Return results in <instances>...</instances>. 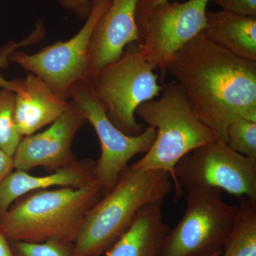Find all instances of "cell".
<instances>
[{
	"mask_svg": "<svg viewBox=\"0 0 256 256\" xmlns=\"http://www.w3.org/2000/svg\"><path fill=\"white\" fill-rule=\"evenodd\" d=\"M60 3L79 18H86L90 13V0H60Z\"/></svg>",
	"mask_w": 256,
	"mask_h": 256,
	"instance_id": "23",
	"label": "cell"
},
{
	"mask_svg": "<svg viewBox=\"0 0 256 256\" xmlns=\"http://www.w3.org/2000/svg\"><path fill=\"white\" fill-rule=\"evenodd\" d=\"M162 92L159 98L144 102L136 110L138 117L156 130V138L132 166L168 173L176 192L174 169L178 161L196 148L220 139L198 118L178 82L163 86Z\"/></svg>",
	"mask_w": 256,
	"mask_h": 256,
	"instance_id": "4",
	"label": "cell"
},
{
	"mask_svg": "<svg viewBox=\"0 0 256 256\" xmlns=\"http://www.w3.org/2000/svg\"><path fill=\"white\" fill-rule=\"evenodd\" d=\"M14 170L13 156L0 150V183Z\"/></svg>",
	"mask_w": 256,
	"mask_h": 256,
	"instance_id": "24",
	"label": "cell"
},
{
	"mask_svg": "<svg viewBox=\"0 0 256 256\" xmlns=\"http://www.w3.org/2000/svg\"><path fill=\"white\" fill-rule=\"evenodd\" d=\"M222 252V256H256V203L248 198H239L236 222Z\"/></svg>",
	"mask_w": 256,
	"mask_h": 256,
	"instance_id": "17",
	"label": "cell"
},
{
	"mask_svg": "<svg viewBox=\"0 0 256 256\" xmlns=\"http://www.w3.org/2000/svg\"><path fill=\"white\" fill-rule=\"evenodd\" d=\"M220 254H216V255H214V256H220Z\"/></svg>",
	"mask_w": 256,
	"mask_h": 256,
	"instance_id": "27",
	"label": "cell"
},
{
	"mask_svg": "<svg viewBox=\"0 0 256 256\" xmlns=\"http://www.w3.org/2000/svg\"><path fill=\"white\" fill-rule=\"evenodd\" d=\"M95 162L77 161L45 176H34L28 172L14 170L0 183V220L10 206L24 195L53 188H82L96 182Z\"/></svg>",
	"mask_w": 256,
	"mask_h": 256,
	"instance_id": "14",
	"label": "cell"
},
{
	"mask_svg": "<svg viewBox=\"0 0 256 256\" xmlns=\"http://www.w3.org/2000/svg\"><path fill=\"white\" fill-rule=\"evenodd\" d=\"M86 122L78 107L70 100L66 111L46 130L23 137L13 156L14 170L28 172L44 168L53 172L76 162L72 144Z\"/></svg>",
	"mask_w": 256,
	"mask_h": 256,
	"instance_id": "11",
	"label": "cell"
},
{
	"mask_svg": "<svg viewBox=\"0 0 256 256\" xmlns=\"http://www.w3.org/2000/svg\"><path fill=\"white\" fill-rule=\"evenodd\" d=\"M226 143L234 151L256 160V122L237 118L230 122L226 132Z\"/></svg>",
	"mask_w": 256,
	"mask_h": 256,
	"instance_id": "19",
	"label": "cell"
},
{
	"mask_svg": "<svg viewBox=\"0 0 256 256\" xmlns=\"http://www.w3.org/2000/svg\"><path fill=\"white\" fill-rule=\"evenodd\" d=\"M68 98L92 124L100 141V156L95 162L94 174L104 196L118 182L128 162L149 150L156 140V130L146 126L138 136L122 132L111 122L88 80L74 85Z\"/></svg>",
	"mask_w": 256,
	"mask_h": 256,
	"instance_id": "9",
	"label": "cell"
},
{
	"mask_svg": "<svg viewBox=\"0 0 256 256\" xmlns=\"http://www.w3.org/2000/svg\"><path fill=\"white\" fill-rule=\"evenodd\" d=\"M18 46H20V45L18 44L15 43L14 42H11L2 47V48L0 50V68L6 67L10 62V56ZM0 88L8 89V90L14 92L16 85H15L14 80H6L2 76L0 75Z\"/></svg>",
	"mask_w": 256,
	"mask_h": 256,
	"instance_id": "22",
	"label": "cell"
},
{
	"mask_svg": "<svg viewBox=\"0 0 256 256\" xmlns=\"http://www.w3.org/2000/svg\"><path fill=\"white\" fill-rule=\"evenodd\" d=\"M139 0H111L92 34L89 50V80L106 64L119 58L126 47L139 42L136 10Z\"/></svg>",
	"mask_w": 256,
	"mask_h": 256,
	"instance_id": "12",
	"label": "cell"
},
{
	"mask_svg": "<svg viewBox=\"0 0 256 256\" xmlns=\"http://www.w3.org/2000/svg\"><path fill=\"white\" fill-rule=\"evenodd\" d=\"M18 256H70L72 244L50 240L41 242H12Z\"/></svg>",
	"mask_w": 256,
	"mask_h": 256,
	"instance_id": "20",
	"label": "cell"
},
{
	"mask_svg": "<svg viewBox=\"0 0 256 256\" xmlns=\"http://www.w3.org/2000/svg\"><path fill=\"white\" fill-rule=\"evenodd\" d=\"M14 100V92L0 88V150L12 156L23 138L15 120Z\"/></svg>",
	"mask_w": 256,
	"mask_h": 256,
	"instance_id": "18",
	"label": "cell"
},
{
	"mask_svg": "<svg viewBox=\"0 0 256 256\" xmlns=\"http://www.w3.org/2000/svg\"><path fill=\"white\" fill-rule=\"evenodd\" d=\"M168 74L220 140L226 142L227 128L234 120L256 122V62L233 54L202 32L173 56Z\"/></svg>",
	"mask_w": 256,
	"mask_h": 256,
	"instance_id": "1",
	"label": "cell"
},
{
	"mask_svg": "<svg viewBox=\"0 0 256 256\" xmlns=\"http://www.w3.org/2000/svg\"><path fill=\"white\" fill-rule=\"evenodd\" d=\"M0 256H18L11 240L8 238L0 226Z\"/></svg>",
	"mask_w": 256,
	"mask_h": 256,
	"instance_id": "25",
	"label": "cell"
},
{
	"mask_svg": "<svg viewBox=\"0 0 256 256\" xmlns=\"http://www.w3.org/2000/svg\"><path fill=\"white\" fill-rule=\"evenodd\" d=\"M163 202L144 205L128 230L102 256H158L170 230L163 216Z\"/></svg>",
	"mask_w": 256,
	"mask_h": 256,
	"instance_id": "15",
	"label": "cell"
},
{
	"mask_svg": "<svg viewBox=\"0 0 256 256\" xmlns=\"http://www.w3.org/2000/svg\"><path fill=\"white\" fill-rule=\"evenodd\" d=\"M161 170H124L118 182L86 216L70 256H102L132 224L146 204L164 200L173 186Z\"/></svg>",
	"mask_w": 256,
	"mask_h": 256,
	"instance_id": "2",
	"label": "cell"
},
{
	"mask_svg": "<svg viewBox=\"0 0 256 256\" xmlns=\"http://www.w3.org/2000/svg\"><path fill=\"white\" fill-rule=\"evenodd\" d=\"M204 36L233 54L256 62V16L206 12Z\"/></svg>",
	"mask_w": 256,
	"mask_h": 256,
	"instance_id": "16",
	"label": "cell"
},
{
	"mask_svg": "<svg viewBox=\"0 0 256 256\" xmlns=\"http://www.w3.org/2000/svg\"><path fill=\"white\" fill-rule=\"evenodd\" d=\"M222 10L242 16H256V0H210Z\"/></svg>",
	"mask_w": 256,
	"mask_h": 256,
	"instance_id": "21",
	"label": "cell"
},
{
	"mask_svg": "<svg viewBox=\"0 0 256 256\" xmlns=\"http://www.w3.org/2000/svg\"><path fill=\"white\" fill-rule=\"evenodd\" d=\"M176 197L186 190L212 188L256 203V160L234 151L224 141L196 148L178 161L174 169Z\"/></svg>",
	"mask_w": 256,
	"mask_h": 256,
	"instance_id": "8",
	"label": "cell"
},
{
	"mask_svg": "<svg viewBox=\"0 0 256 256\" xmlns=\"http://www.w3.org/2000/svg\"><path fill=\"white\" fill-rule=\"evenodd\" d=\"M14 82L15 120L23 137L50 126L68 109L70 100L56 94L34 74Z\"/></svg>",
	"mask_w": 256,
	"mask_h": 256,
	"instance_id": "13",
	"label": "cell"
},
{
	"mask_svg": "<svg viewBox=\"0 0 256 256\" xmlns=\"http://www.w3.org/2000/svg\"><path fill=\"white\" fill-rule=\"evenodd\" d=\"M90 11L82 28L64 42L44 47L33 54L14 52L10 62L41 78L60 97L69 100L70 89L89 80V50L92 34L111 0H90Z\"/></svg>",
	"mask_w": 256,
	"mask_h": 256,
	"instance_id": "7",
	"label": "cell"
},
{
	"mask_svg": "<svg viewBox=\"0 0 256 256\" xmlns=\"http://www.w3.org/2000/svg\"><path fill=\"white\" fill-rule=\"evenodd\" d=\"M154 70L143 56L139 43L134 42L89 80L111 122L128 136H138L144 131L146 127L136 119V110L162 90Z\"/></svg>",
	"mask_w": 256,
	"mask_h": 256,
	"instance_id": "5",
	"label": "cell"
},
{
	"mask_svg": "<svg viewBox=\"0 0 256 256\" xmlns=\"http://www.w3.org/2000/svg\"><path fill=\"white\" fill-rule=\"evenodd\" d=\"M210 2H166L136 18L143 56L163 82L173 56L204 30Z\"/></svg>",
	"mask_w": 256,
	"mask_h": 256,
	"instance_id": "10",
	"label": "cell"
},
{
	"mask_svg": "<svg viewBox=\"0 0 256 256\" xmlns=\"http://www.w3.org/2000/svg\"><path fill=\"white\" fill-rule=\"evenodd\" d=\"M169 1L170 0H139L136 10V18L148 12L154 6Z\"/></svg>",
	"mask_w": 256,
	"mask_h": 256,
	"instance_id": "26",
	"label": "cell"
},
{
	"mask_svg": "<svg viewBox=\"0 0 256 256\" xmlns=\"http://www.w3.org/2000/svg\"><path fill=\"white\" fill-rule=\"evenodd\" d=\"M222 192L212 188L188 190L182 218L170 229L158 256L222 255L238 214V205L224 201Z\"/></svg>",
	"mask_w": 256,
	"mask_h": 256,
	"instance_id": "6",
	"label": "cell"
},
{
	"mask_svg": "<svg viewBox=\"0 0 256 256\" xmlns=\"http://www.w3.org/2000/svg\"><path fill=\"white\" fill-rule=\"evenodd\" d=\"M102 196L97 182L38 190L18 198L0 220L11 242L73 244L86 216Z\"/></svg>",
	"mask_w": 256,
	"mask_h": 256,
	"instance_id": "3",
	"label": "cell"
}]
</instances>
